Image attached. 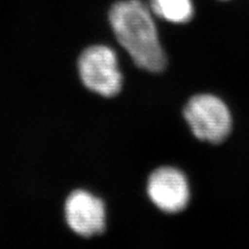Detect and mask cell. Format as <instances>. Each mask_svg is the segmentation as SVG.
Segmentation results:
<instances>
[{
  "label": "cell",
  "mask_w": 249,
  "mask_h": 249,
  "mask_svg": "<svg viewBox=\"0 0 249 249\" xmlns=\"http://www.w3.org/2000/svg\"><path fill=\"white\" fill-rule=\"evenodd\" d=\"M111 27L123 48L142 69L161 72L167 59L147 7L138 0L115 3L109 13Z\"/></svg>",
  "instance_id": "1"
},
{
  "label": "cell",
  "mask_w": 249,
  "mask_h": 249,
  "mask_svg": "<svg viewBox=\"0 0 249 249\" xmlns=\"http://www.w3.org/2000/svg\"><path fill=\"white\" fill-rule=\"evenodd\" d=\"M184 116L194 136L204 142L217 144L231 134V111L216 96L204 93L192 97L185 106Z\"/></svg>",
  "instance_id": "2"
},
{
  "label": "cell",
  "mask_w": 249,
  "mask_h": 249,
  "mask_svg": "<svg viewBox=\"0 0 249 249\" xmlns=\"http://www.w3.org/2000/svg\"><path fill=\"white\" fill-rule=\"evenodd\" d=\"M83 84L89 90L103 97H113L122 89L123 77L118 58L106 46H91L85 49L78 61Z\"/></svg>",
  "instance_id": "3"
},
{
  "label": "cell",
  "mask_w": 249,
  "mask_h": 249,
  "mask_svg": "<svg viewBox=\"0 0 249 249\" xmlns=\"http://www.w3.org/2000/svg\"><path fill=\"white\" fill-rule=\"evenodd\" d=\"M147 194L156 207L170 214L183 211L190 198L187 178L174 167H161L154 171L147 183Z\"/></svg>",
  "instance_id": "4"
},
{
  "label": "cell",
  "mask_w": 249,
  "mask_h": 249,
  "mask_svg": "<svg viewBox=\"0 0 249 249\" xmlns=\"http://www.w3.org/2000/svg\"><path fill=\"white\" fill-rule=\"evenodd\" d=\"M65 212L70 229L81 237L100 235L106 229L103 201L87 191L76 190L70 194Z\"/></svg>",
  "instance_id": "5"
},
{
  "label": "cell",
  "mask_w": 249,
  "mask_h": 249,
  "mask_svg": "<svg viewBox=\"0 0 249 249\" xmlns=\"http://www.w3.org/2000/svg\"><path fill=\"white\" fill-rule=\"evenodd\" d=\"M151 2L153 11L170 22L184 23L192 17L190 0H151Z\"/></svg>",
  "instance_id": "6"
}]
</instances>
